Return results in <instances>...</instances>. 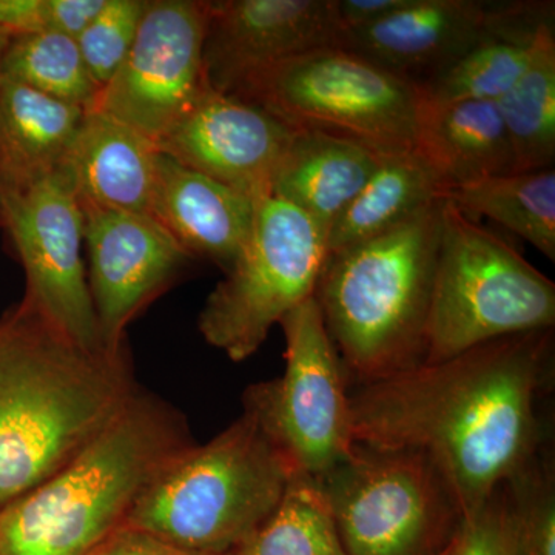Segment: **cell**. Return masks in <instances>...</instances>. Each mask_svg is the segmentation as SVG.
<instances>
[{"label": "cell", "instance_id": "6da1fadb", "mask_svg": "<svg viewBox=\"0 0 555 555\" xmlns=\"http://www.w3.org/2000/svg\"><path fill=\"white\" fill-rule=\"evenodd\" d=\"M553 331L492 339L356 385L353 441L423 452L469 516L540 454L539 401L553 377Z\"/></svg>", "mask_w": 555, "mask_h": 555}, {"label": "cell", "instance_id": "7a4b0ae2", "mask_svg": "<svg viewBox=\"0 0 555 555\" xmlns=\"http://www.w3.org/2000/svg\"><path fill=\"white\" fill-rule=\"evenodd\" d=\"M129 347L90 350L27 306L0 318V509L78 459L137 396Z\"/></svg>", "mask_w": 555, "mask_h": 555}, {"label": "cell", "instance_id": "3957f363", "mask_svg": "<svg viewBox=\"0 0 555 555\" xmlns=\"http://www.w3.org/2000/svg\"><path fill=\"white\" fill-rule=\"evenodd\" d=\"M193 444L184 414L139 389L78 459L0 509V555L89 554Z\"/></svg>", "mask_w": 555, "mask_h": 555}, {"label": "cell", "instance_id": "277c9868", "mask_svg": "<svg viewBox=\"0 0 555 555\" xmlns=\"http://www.w3.org/2000/svg\"><path fill=\"white\" fill-rule=\"evenodd\" d=\"M443 203L328 255L315 298L347 382L363 385L425 361Z\"/></svg>", "mask_w": 555, "mask_h": 555}, {"label": "cell", "instance_id": "5b68a950", "mask_svg": "<svg viewBox=\"0 0 555 555\" xmlns=\"http://www.w3.org/2000/svg\"><path fill=\"white\" fill-rule=\"evenodd\" d=\"M294 467L257 416L243 414L171 460L126 524L195 555H228L280 505Z\"/></svg>", "mask_w": 555, "mask_h": 555}, {"label": "cell", "instance_id": "8992f818", "mask_svg": "<svg viewBox=\"0 0 555 555\" xmlns=\"http://www.w3.org/2000/svg\"><path fill=\"white\" fill-rule=\"evenodd\" d=\"M554 324L553 281L503 236L444 199L423 364Z\"/></svg>", "mask_w": 555, "mask_h": 555}, {"label": "cell", "instance_id": "52a82bcc", "mask_svg": "<svg viewBox=\"0 0 555 555\" xmlns=\"http://www.w3.org/2000/svg\"><path fill=\"white\" fill-rule=\"evenodd\" d=\"M233 96L268 109L295 130L352 139L378 153L416 149L422 100L415 83L345 47L280 62Z\"/></svg>", "mask_w": 555, "mask_h": 555}, {"label": "cell", "instance_id": "ba28073f", "mask_svg": "<svg viewBox=\"0 0 555 555\" xmlns=\"http://www.w3.org/2000/svg\"><path fill=\"white\" fill-rule=\"evenodd\" d=\"M317 481L346 555H436L462 525L447 478L412 449L356 443Z\"/></svg>", "mask_w": 555, "mask_h": 555}, {"label": "cell", "instance_id": "9c48e42d", "mask_svg": "<svg viewBox=\"0 0 555 555\" xmlns=\"http://www.w3.org/2000/svg\"><path fill=\"white\" fill-rule=\"evenodd\" d=\"M326 233L286 201H257L246 246L206 299L199 334L235 363L264 345L275 324L313 297L326 264Z\"/></svg>", "mask_w": 555, "mask_h": 555}, {"label": "cell", "instance_id": "30bf717a", "mask_svg": "<svg viewBox=\"0 0 555 555\" xmlns=\"http://www.w3.org/2000/svg\"><path fill=\"white\" fill-rule=\"evenodd\" d=\"M283 377L257 383L243 397L270 440L298 473L320 478L352 452L347 375L315 295L281 320Z\"/></svg>", "mask_w": 555, "mask_h": 555}, {"label": "cell", "instance_id": "8fae6325", "mask_svg": "<svg viewBox=\"0 0 555 555\" xmlns=\"http://www.w3.org/2000/svg\"><path fill=\"white\" fill-rule=\"evenodd\" d=\"M0 222L24 269L22 305L79 346L105 349L82 259V208L68 178L60 169L33 181L0 182Z\"/></svg>", "mask_w": 555, "mask_h": 555}, {"label": "cell", "instance_id": "7c38bea8", "mask_svg": "<svg viewBox=\"0 0 555 555\" xmlns=\"http://www.w3.org/2000/svg\"><path fill=\"white\" fill-rule=\"evenodd\" d=\"M207 17L208 0H149L129 56L94 109L158 144L207 87Z\"/></svg>", "mask_w": 555, "mask_h": 555}, {"label": "cell", "instance_id": "4fadbf2b", "mask_svg": "<svg viewBox=\"0 0 555 555\" xmlns=\"http://www.w3.org/2000/svg\"><path fill=\"white\" fill-rule=\"evenodd\" d=\"M89 287L102 346H127V327L193 258L150 215L82 208Z\"/></svg>", "mask_w": 555, "mask_h": 555}, {"label": "cell", "instance_id": "5bb4252c", "mask_svg": "<svg viewBox=\"0 0 555 555\" xmlns=\"http://www.w3.org/2000/svg\"><path fill=\"white\" fill-rule=\"evenodd\" d=\"M343 35L335 0H208L204 79L235 94L280 62L341 46Z\"/></svg>", "mask_w": 555, "mask_h": 555}, {"label": "cell", "instance_id": "9a60e30c", "mask_svg": "<svg viewBox=\"0 0 555 555\" xmlns=\"http://www.w3.org/2000/svg\"><path fill=\"white\" fill-rule=\"evenodd\" d=\"M295 131L254 102L206 87L156 145L182 166L259 201L270 196Z\"/></svg>", "mask_w": 555, "mask_h": 555}, {"label": "cell", "instance_id": "2e32d148", "mask_svg": "<svg viewBox=\"0 0 555 555\" xmlns=\"http://www.w3.org/2000/svg\"><path fill=\"white\" fill-rule=\"evenodd\" d=\"M499 7L486 0H408L385 20L346 31L339 47L416 86L470 49Z\"/></svg>", "mask_w": 555, "mask_h": 555}, {"label": "cell", "instance_id": "e0dca14e", "mask_svg": "<svg viewBox=\"0 0 555 555\" xmlns=\"http://www.w3.org/2000/svg\"><path fill=\"white\" fill-rule=\"evenodd\" d=\"M257 201L160 152L149 215L192 257L228 272L254 228Z\"/></svg>", "mask_w": 555, "mask_h": 555}, {"label": "cell", "instance_id": "ac0fdd59", "mask_svg": "<svg viewBox=\"0 0 555 555\" xmlns=\"http://www.w3.org/2000/svg\"><path fill=\"white\" fill-rule=\"evenodd\" d=\"M159 155L152 139L91 109L61 170L80 208L149 215Z\"/></svg>", "mask_w": 555, "mask_h": 555}, {"label": "cell", "instance_id": "d6986e66", "mask_svg": "<svg viewBox=\"0 0 555 555\" xmlns=\"http://www.w3.org/2000/svg\"><path fill=\"white\" fill-rule=\"evenodd\" d=\"M551 14L553 2H500L494 20L470 49L416 83L420 100L427 105L499 101L524 75L537 30Z\"/></svg>", "mask_w": 555, "mask_h": 555}, {"label": "cell", "instance_id": "ffe728a7", "mask_svg": "<svg viewBox=\"0 0 555 555\" xmlns=\"http://www.w3.org/2000/svg\"><path fill=\"white\" fill-rule=\"evenodd\" d=\"M382 153L315 130H297L281 159L270 196L297 207L327 233L374 173Z\"/></svg>", "mask_w": 555, "mask_h": 555}, {"label": "cell", "instance_id": "44dd1931", "mask_svg": "<svg viewBox=\"0 0 555 555\" xmlns=\"http://www.w3.org/2000/svg\"><path fill=\"white\" fill-rule=\"evenodd\" d=\"M416 152L444 188L516 173V156L492 101H459L420 107Z\"/></svg>", "mask_w": 555, "mask_h": 555}, {"label": "cell", "instance_id": "7402d4cb", "mask_svg": "<svg viewBox=\"0 0 555 555\" xmlns=\"http://www.w3.org/2000/svg\"><path fill=\"white\" fill-rule=\"evenodd\" d=\"M86 115V109L3 79L0 182H27L60 170Z\"/></svg>", "mask_w": 555, "mask_h": 555}, {"label": "cell", "instance_id": "603a6c76", "mask_svg": "<svg viewBox=\"0 0 555 555\" xmlns=\"http://www.w3.org/2000/svg\"><path fill=\"white\" fill-rule=\"evenodd\" d=\"M443 193V185L416 150L382 153L374 173L328 230V255L377 238Z\"/></svg>", "mask_w": 555, "mask_h": 555}, {"label": "cell", "instance_id": "cb8c5ba5", "mask_svg": "<svg viewBox=\"0 0 555 555\" xmlns=\"http://www.w3.org/2000/svg\"><path fill=\"white\" fill-rule=\"evenodd\" d=\"M441 198L467 217L492 219L555 261L554 167L480 179L449 189Z\"/></svg>", "mask_w": 555, "mask_h": 555}, {"label": "cell", "instance_id": "d4e9b609", "mask_svg": "<svg viewBox=\"0 0 555 555\" xmlns=\"http://www.w3.org/2000/svg\"><path fill=\"white\" fill-rule=\"evenodd\" d=\"M495 104L513 144L516 173L554 167V14L540 24L531 60L524 75L505 96L495 101Z\"/></svg>", "mask_w": 555, "mask_h": 555}, {"label": "cell", "instance_id": "484cf974", "mask_svg": "<svg viewBox=\"0 0 555 555\" xmlns=\"http://www.w3.org/2000/svg\"><path fill=\"white\" fill-rule=\"evenodd\" d=\"M228 555H346L317 478L295 470L272 516Z\"/></svg>", "mask_w": 555, "mask_h": 555}, {"label": "cell", "instance_id": "4316f807", "mask_svg": "<svg viewBox=\"0 0 555 555\" xmlns=\"http://www.w3.org/2000/svg\"><path fill=\"white\" fill-rule=\"evenodd\" d=\"M3 79L91 112L101 90L91 79L78 42L57 33H38L9 39Z\"/></svg>", "mask_w": 555, "mask_h": 555}, {"label": "cell", "instance_id": "83f0119b", "mask_svg": "<svg viewBox=\"0 0 555 555\" xmlns=\"http://www.w3.org/2000/svg\"><path fill=\"white\" fill-rule=\"evenodd\" d=\"M147 7L149 0H107L76 39L98 89H104L115 78L129 56Z\"/></svg>", "mask_w": 555, "mask_h": 555}, {"label": "cell", "instance_id": "f1b7e54d", "mask_svg": "<svg viewBox=\"0 0 555 555\" xmlns=\"http://www.w3.org/2000/svg\"><path fill=\"white\" fill-rule=\"evenodd\" d=\"M507 485L516 506L518 555H555L553 463L539 454Z\"/></svg>", "mask_w": 555, "mask_h": 555}, {"label": "cell", "instance_id": "f546056e", "mask_svg": "<svg viewBox=\"0 0 555 555\" xmlns=\"http://www.w3.org/2000/svg\"><path fill=\"white\" fill-rule=\"evenodd\" d=\"M455 555H518L516 506L507 481L463 517Z\"/></svg>", "mask_w": 555, "mask_h": 555}, {"label": "cell", "instance_id": "4dcf8cb0", "mask_svg": "<svg viewBox=\"0 0 555 555\" xmlns=\"http://www.w3.org/2000/svg\"><path fill=\"white\" fill-rule=\"evenodd\" d=\"M87 555H195L185 553L133 526L122 525L109 532Z\"/></svg>", "mask_w": 555, "mask_h": 555}, {"label": "cell", "instance_id": "1f68e13d", "mask_svg": "<svg viewBox=\"0 0 555 555\" xmlns=\"http://www.w3.org/2000/svg\"><path fill=\"white\" fill-rule=\"evenodd\" d=\"M406 3L408 0H335L345 33L385 20Z\"/></svg>", "mask_w": 555, "mask_h": 555}, {"label": "cell", "instance_id": "d6a6232c", "mask_svg": "<svg viewBox=\"0 0 555 555\" xmlns=\"http://www.w3.org/2000/svg\"><path fill=\"white\" fill-rule=\"evenodd\" d=\"M7 43H9V38L0 31V87L3 82V56H5Z\"/></svg>", "mask_w": 555, "mask_h": 555}, {"label": "cell", "instance_id": "836d02e7", "mask_svg": "<svg viewBox=\"0 0 555 555\" xmlns=\"http://www.w3.org/2000/svg\"><path fill=\"white\" fill-rule=\"evenodd\" d=\"M456 553V535L454 537V539H452V542L449 543V545L447 547H444L443 551H440V553L436 554V555H455Z\"/></svg>", "mask_w": 555, "mask_h": 555}, {"label": "cell", "instance_id": "e575fe53", "mask_svg": "<svg viewBox=\"0 0 555 555\" xmlns=\"http://www.w3.org/2000/svg\"><path fill=\"white\" fill-rule=\"evenodd\" d=\"M0 228H2V222H0Z\"/></svg>", "mask_w": 555, "mask_h": 555}]
</instances>
